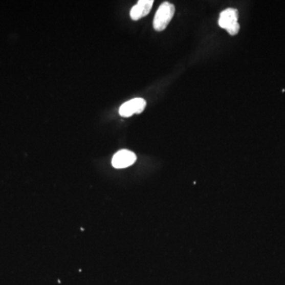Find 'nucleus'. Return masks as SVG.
Masks as SVG:
<instances>
[{"label":"nucleus","instance_id":"nucleus-1","mask_svg":"<svg viewBox=\"0 0 285 285\" xmlns=\"http://www.w3.org/2000/svg\"><path fill=\"white\" fill-rule=\"evenodd\" d=\"M175 13V7L173 4L164 2L160 5L155 15L153 27L156 31H163L167 27L170 21L173 18Z\"/></svg>","mask_w":285,"mask_h":285},{"label":"nucleus","instance_id":"nucleus-2","mask_svg":"<svg viewBox=\"0 0 285 285\" xmlns=\"http://www.w3.org/2000/svg\"><path fill=\"white\" fill-rule=\"evenodd\" d=\"M238 19V11L233 8H228L221 13L219 26L221 28L227 30L231 35H236L240 29Z\"/></svg>","mask_w":285,"mask_h":285},{"label":"nucleus","instance_id":"nucleus-3","mask_svg":"<svg viewBox=\"0 0 285 285\" xmlns=\"http://www.w3.org/2000/svg\"><path fill=\"white\" fill-rule=\"evenodd\" d=\"M147 102L144 98H136L124 102L119 108V114L121 117H129L133 114H141L145 108Z\"/></svg>","mask_w":285,"mask_h":285},{"label":"nucleus","instance_id":"nucleus-4","mask_svg":"<svg viewBox=\"0 0 285 285\" xmlns=\"http://www.w3.org/2000/svg\"><path fill=\"white\" fill-rule=\"evenodd\" d=\"M137 156L133 151L128 150H121L117 151L112 159V165L117 169L126 168L134 164Z\"/></svg>","mask_w":285,"mask_h":285},{"label":"nucleus","instance_id":"nucleus-5","mask_svg":"<svg viewBox=\"0 0 285 285\" xmlns=\"http://www.w3.org/2000/svg\"><path fill=\"white\" fill-rule=\"evenodd\" d=\"M153 4H154L153 0H140L139 1L137 5L134 6L130 11L131 19L137 21V20L147 16L152 8Z\"/></svg>","mask_w":285,"mask_h":285}]
</instances>
